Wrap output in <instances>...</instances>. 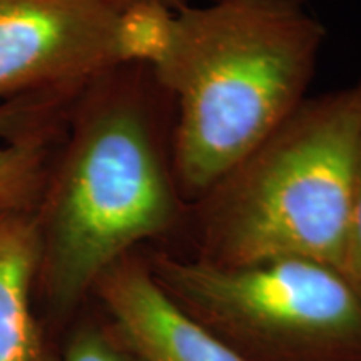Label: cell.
Wrapping results in <instances>:
<instances>
[{
  "label": "cell",
  "instance_id": "cell-5",
  "mask_svg": "<svg viewBox=\"0 0 361 361\" xmlns=\"http://www.w3.org/2000/svg\"><path fill=\"white\" fill-rule=\"evenodd\" d=\"M117 64L119 12L96 0H0V106L74 96Z\"/></svg>",
  "mask_w": 361,
  "mask_h": 361
},
{
  "label": "cell",
  "instance_id": "cell-7",
  "mask_svg": "<svg viewBox=\"0 0 361 361\" xmlns=\"http://www.w3.org/2000/svg\"><path fill=\"white\" fill-rule=\"evenodd\" d=\"M39 264L34 211L0 213V361H47L34 313Z\"/></svg>",
  "mask_w": 361,
  "mask_h": 361
},
{
  "label": "cell",
  "instance_id": "cell-4",
  "mask_svg": "<svg viewBox=\"0 0 361 361\" xmlns=\"http://www.w3.org/2000/svg\"><path fill=\"white\" fill-rule=\"evenodd\" d=\"M149 268L178 303L221 323L295 340H361V293L318 261L223 266L161 255Z\"/></svg>",
  "mask_w": 361,
  "mask_h": 361
},
{
  "label": "cell",
  "instance_id": "cell-1",
  "mask_svg": "<svg viewBox=\"0 0 361 361\" xmlns=\"http://www.w3.org/2000/svg\"><path fill=\"white\" fill-rule=\"evenodd\" d=\"M174 104L149 66L101 72L71 104L34 214L37 295L74 308L139 243L183 213L174 173Z\"/></svg>",
  "mask_w": 361,
  "mask_h": 361
},
{
  "label": "cell",
  "instance_id": "cell-3",
  "mask_svg": "<svg viewBox=\"0 0 361 361\" xmlns=\"http://www.w3.org/2000/svg\"><path fill=\"white\" fill-rule=\"evenodd\" d=\"M360 154L361 80L306 97L189 202L204 229L201 261L301 258L346 276Z\"/></svg>",
  "mask_w": 361,
  "mask_h": 361
},
{
  "label": "cell",
  "instance_id": "cell-12",
  "mask_svg": "<svg viewBox=\"0 0 361 361\" xmlns=\"http://www.w3.org/2000/svg\"><path fill=\"white\" fill-rule=\"evenodd\" d=\"M96 2H101L102 6L109 7L116 12H123L126 8L141 6V4H159V6L168 7L174 12L189 6V0H96Z\"/></svg>",
  "mask_w": 361,
  "mask_h": 361
},
{
  "label": "cell",
  "instance_id": "cell-9",
  "mask_svg": "<svg viewBox=\"0 0 361 361\" xmlns=\"http://www.w3.org/2000/svg\"><path fill=\"white\" fill-rule=\"evenodd\" d=\"M75 96L29 97L0 106V142L62 133Z\"/></svg>",
  "mask_w": 361,
  "mask_h": 361
},
{
  "label": "cell",
  "instance_id": "cell-8",
  "mask_svg": "<svg viewBox=\"0 0 361 361\" xmlns=\"http://www.w3.org/2000/svg\"><path fill=\"white\" fill-rule=\"evenodd\" d=\"M64 130L24 141L0 142V213L35 211Z\"/></svg>",
  "mask_w": 361,
  "mask_h": 361
},
{
  "label": "cell",
  "instance_id": "cell-2",
  "mask_svg": "<svg viewBox=\"0 0 361 361\" xmlns=\"http://www.w3.org/2000/svg\"><path fill=\"white\" fill-rule=\"evenodd\" d=\"M324 39L305 0H213L176 12L152 71L174 104V173L186 204L310 96Z\"/></svg>",
  "mask_w": 361,
  "mask_h": 361
},
{
  "label": "cell",
  "instance_id": "cell-6",
  "mask_svg": "<svg viewBox=\"0 0 361 361\" xmlns=\"http://www.w3.org/2000/svg\"><path fill=\"white\" fill-rule=\"evenodd\" d=\"M94 291L142 361H245L191 318L133 255L112 264Z\"/></svg>",
  "mask_w": 361,
  "mask_h": 361
},
{
  "label": "cell",
  "instance_id": "cell-10",
  "mask_svg": "<svg viewBox=\"0 0 361 361\" xmlns=\"http://www.w3.org/2000/svg\"><path fill=\"white\" fill-rule=\"evenodd\" d=\"M61 361H126L109 338L87 328L72 338Z\"/></svg>",
  "mask_w": 361,
  "mask_h": 361
},
{
  "label": "cell",
  "instance_id": "cell-11",
  "mask_svg": "<svg viewBox=\"0 0 361 361\" xmlns=\"http://www.w3.org/2000/svg\"><path fill=\"white\" fill-rule=\"evenodd\" d=\"M346 278L361 293V154L356 173L353 211H351L348 255H346Z\"/></svg>",
  "mask_w": 361,
  "mask_h": 361
}]
</instances>
